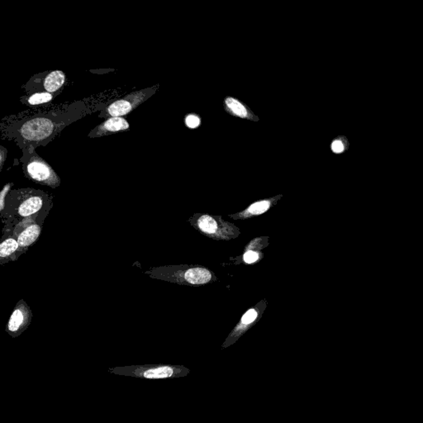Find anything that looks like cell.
I'll use <instances>...</instances> for the list:
<instances>
[{
  "label": "cell",
  "mask_w": 423,
  "mask_h": 423,
  "mask_svg": "<svg viewBox=\"0 0 423 423\" xmlns=\"http://www.w3.org/2000/svg\"><path fill=\"white\" fill-rule=\"evenodd\" d=\"M66 82V75L62 70H53L48 73L43 80L45 92L55 94L63 87Z\"/></svg>",
  "instance_id": "6"
},
{
  "label": "cell",
  "mask_w": 423,
  "mask_h": 423,
  "mask_svg": "<svg viewBox=\"0 0 423 423\" xmlns=\"http://www.w3.org/2000/svg\"><path fill=\"white\" fill-rule=\"evenodd\" d=\"M136 105V102L132 101V99L117 100L106 108V114L112 118H122L132 112Z\"/></svg>",
  "instance_id": "7"
},
{
  "label": "cell",
  "mask_w": 423,
  "mask_h": 423,
  "mask_svg": "<svg viewBox=\"0 0 423 423\" xmlns=\"http://www.w3.org/2000/svg\"><path fill=\"white\" fill-rule=\"evenodd\" d=\"M22 156L21 161L25 175L31 180L49 186L57 187L60 184V180L55 171L36 153L35 148L29 147L22 148Z\"/></svg>",
  "instance_id": "3"
},
{
  "label": "cell",
  "mask_w": 423,
  "mask_h": 423,
  "mask_svg": "<svg viewBox=\"0 0 423 423\" xmlns=\"http://www.w3.org/2000/svg\"><path fill=\"white\" fill-rule=\"evenodd\" d=\"M54 98H55V96L53 95V94L45 92V91H41V92L35 93V94H33V95L27 97L26 99V103L30 106L40 105V104L51 102Z\"/></svg>",
  "instance_id": "13"
},
{
  "label": "cell",
  "mask_w": 423,
  "mask_h": 423,
  "mask_svg": "<svg viewBox=\"0 0 423 423\" xmlns=\"http://www.w3.org/2000/svg\"><path fill=\"white\" fill-rule=\"evenodd\" d=\"M257 313L256 310L254 309H250L246 313L245 315H244L243 318L241 319V322L245 325L250 324L253 321H255V319L257 318Z\"/></svg>",
  "instance_id": "18"
},
{
  "label": "cell",
  "mask_w": 423,
  "mask_h": 423,
  "mask_svg": "<svg viewBox=\"0 0 423 423\" xmlns=\"http://www.w3.org/2000/svg\"><path fill=\"white\" fill-rule=\"evenodd\" d=\"M26 307L21 305L13 312L8 324V331L12 335H18L27 326L29 313Z\"/></svg>",
  "instance_id": "5"
},
{
  "label": "cell",
  "mask_w": 423,
  "mask_h": 423,
  "mask_svg": "<svg viewBox=\"0 0 423 423\" xmlns=\"http://www.w3.org/2000/svg\"><path fill=\"white\" fill-rule=\"evenodd\" d=\"M330 148L332 153L335 155H342L348 151L350 148V143L347 136L341 135L332 140Z\"/></svg>",
  "instance_id": "12"
},
{
  "label": "cell",
  "mask_w": 423,
  "mask_h": 423,
  "mask_svg": "<svg viewBox=\"0 0 423 423\" xmlns=\"http://www.w3.org/2000/svg\"><path fill=\"white\" fill-rule=\"evenodd\" d=\"M114 375L143 379H172L186 377L190 370L184 365L171 364H143L108 369Z\"/></svg>",
  "instance_id": "2"
},
{
  "label": "cell",
  "mask_w": 423,
  "mask_h": 423,
  "mask_svg": "<svg viewBox=\"0 0 423 423\" xmlns=\"http://www.w3.org/2000/svg\"><path fill=\"white\" fill-rule=\"evenodd\" d=\"M199 226L200 229L207 233H214L217 231V222L213 217L209 216H203L199 220Z\"/></svg>",
  "instance_id": "15"
},
{
  "label": "cell",
  "mask_w": 423,
  "mask_h": 423,
  "mask_svg": "<svg viewBox=\"0 0 423 423\" xmlns=\"http://www.w3.org/2000/svg\"><path fill=\"white\" fill-rule=\"evenodd\" d=\"M184 278L193 285H202L210 281L211 273L204 268H193L186 271Z\"/></svg>",
  "instance_id": "10"
},
{
  "label": "cell",
  "mask_w": 423,
  "mask_h": 423,
  "mask_svg": "<svg viewBox=\"0 0 423 423\" xmlns=\"http://www.w3.org/2000/svg\"><path fill=\"white\" fill-rule=\"evenodd\" d=\"M18 244L14 238H9L0 244V258H6L18 250Z\"/></svg>",
  "instance_id": "14"
},
{
  "label": "cell",
  "mask_w": 423,
  "mask_h": 423,
  "mask_svg": "<svg viewBox=\"0 0 423 423\" xmlns=\"http://www.w3.org/2000/svg\"><path fill=\"white\" fill-rule=\"evenodd\" d=\"M41 227L38 226L37 224H33L31 226L27 227L26 229L22 231V233H20L18 237V246L20 247H27V246H31L32 244L34 243L40 234H41Z\"/></svg>",
  "instance_id": "9"
},
{
  "label": "cell",
  "mask_w": 423,
  "mask_h": 423,
  "mask_svg": "<svg viewBox=\"0 0 423 423\" xmlns=\"http://www.w3.org/2000/svg\"><path fill=\"white\" fill-rule=\"evenodd\" d=\"M43 206V199L42 196L31 195L25 199L20 204L18 213L21 217H27L38 213Z\"/></svg>",
  "instance_id": "8"
},
{
  "label": "cell",
  "mask_w": 423,
  "mask_h": 423,
  "mask_svg": "<svg viewBox=\"0 0 423 423\" xmlns=\"http://www.w3.org/2000/svg\"><path fill=\"white\" fill-rule=\"evenodd\" d=\"M224 104L228 114L233 116L254 122H258L260 120L259 118L256 116L254 112L250 109V107L239 99L233 97H227L224 100Z\"/></svg>",
  "instance_id": "4"
},
{
  "label": "cell",
  "mask_w": 423,
  "mask_h": 423,
  "mask_svg": "<svg viewBox=\"0 0 423 423\" xmlns=\"http://www.w3.org/2000/svg\"><path fill=\"white\" fill-rule=\"evenodd\" d=\"M7 154H8V151L5 149V147L0 146V171L2 169L3 164L6 160Z\"/></svg>",
  "instance_id": "20"
},
{
  "label": "cell",
  "mask_w": 423,
  "mask_h": 423,
  "mask_svg": "<svg viewBox=\"0 0 423 423\" xmlns=\"http://www.w3.org/2000/svg\"><path fill=\"white\" fill-rule=\"evenodd\" d=\"M270 202L268 201H261V202L256 203L252 204L248 209V212L251 214H261L265 213L270 207Z\"/></svg>",
  "instance_id": "16"
},
{
  "label": "cell",
  "mask_w": 423,
  "mask_h": 423,
  "mask_svg": "<svg viewBox=\"0 0 423 423\" xmlns=\"http://www.w3.org/2000/svg\"><path fill=\"white\" fill-rule=\"evenodd\" d=\"M129 123L123 118H111L99 126V132H117L129 128Z\"/></svg>",
  "instance_id": "11"
},
{
  "label": "cell",
  "mask_w": 423,
  "mask_h": 423,
  "mask_svg": "<svg viewBox=\"0 0 423 423\" xmlns=\"http://www.w3.org/2000/svg\"><path fill=\"white\" fill-rule=\"evenodd\" d=\"M185 124L187 127H189L191 129H194L197 127H200L201 124V120H200V117L196 115V114H189L185 119Z\"/></svg>",
  "instance_id": "17"
},
{
  "label": "cell",
  "mask_w": 423,
  "mask_h": 423,
  "mask_svg": "<svg viewBox=\"0 0 423 423\" xmlns=\"http://www.w3.org/2000/svg\"><path fill=\"white\" fill-rule=\"evenodd\" d=\"M65 114L57 111L36 114L5 126L3 133L15 140L21 149L29 146L36 149L40 146L48 144L66 127Z\"/></svg>",
  "instance_id": "1"
},
{
  "label": "cell",
  "mask_w": 423,
  "mask_h": 423,
  "mask_svg": "<svg viewBox=\"0 0 423 423\" xmlns=\"http://www.w3.org/2000/svg\"><path fill=\"white\" fill-rule=\"evenodd\" d=\"M259 258V255L254 251H247L246 254L244 255V261H246V263H254L255 261H257Z\"/></svg>",
  "instance_id": "19"
}]
</instances>
